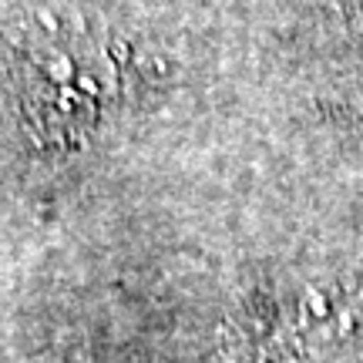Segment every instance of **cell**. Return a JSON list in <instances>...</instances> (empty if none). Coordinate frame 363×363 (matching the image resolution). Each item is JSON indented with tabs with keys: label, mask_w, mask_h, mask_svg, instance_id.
<instances>
[{
	"label": "cell",
	"mask_w": 363,
	"mask_h": 363,
	"mask_svg": "<svg viewBox=\"0 0 363 363\" xmlns=\"http://www.w3.org/2000/svg\"><path fill=\"white\" fill-rule=\"evenodd\" d=\"M118 91L108 48L81 34H57L34 48V94H44V111H57L71 128L101 115Z\"/></svg>",
	"instance_id": "1"
}]
</instances>
